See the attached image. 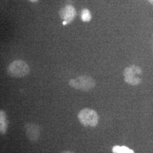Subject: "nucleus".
Returning <instances> with one entry per match:
<instances>
[{
	"mask_svg": "<svg viewBox=\"0 0 153 153\" xmlns=\"http://www.w3.org/2000/svg\"><path fill=\"white\" fill-rule=\"evenodd\" d=\"M78 118L83 126L86 127H95L99 122V116L93 109L85 108L78 114Z\"/></svg>",
	"mask_w": 153,
	"mask_h": 153,
	"instance_id": "1",
	"label": "nucleus"
},
{
	"mask_svg": "<svg viewBox=\"0 0 153 153\" xmlns=\"http://www.w3.org/2000/svg\"><path fill=\"white\" fill-rule=\"evenodd\" d=\"M69 85L83 91H89L95 86V82L93 78L88 76H81L76 79H71L69 81Z\"/></svg>",
	"mask_w": 153,
	"mask_h": 153,
	"instance_id": "2",
	"label": "nucleus"
},
{
	"mask_svg": "<svg viewBox=\"0 0 153 153\" xmlns=\"http://www.w3.org/2000/svg\"><path fill=\"white\" fill-rule=\"evenodd\" d=\"M30 71V68L24 61H14L7 68V73L11 76L21 78L27 76Z\"/></svg>",
	"mask_w": 153,
	"mask_h": 153,
	"instance_id": "3",
	"label": "nucleus"
},
{
	"mask_svg": "<svg viewBox=\"0 0 153 153\" xmlns=\"http://www.w3.org/2000/svg\"><path fill=\"white\" fill-rule=\"evenodd\" d=\"M141 69L136 66L132 65L126 68L124 74L125 76V81L131 85H137L141 82V79L136 76V74H141Z\"/></svg>",
	"mask_w": 153,
	"mask_h": 153,
	"instance_id": "4",
	"label": "nucleus"
},
{
	"mask_svg": "<svg viewBox=\"0 0 153 153\" xmlns=\"http://www.w3.org/2000/svg\"><path fill=\"white\" fill-rule=\"evenodd\" d=\"M25 129L26 136L31 142H36L38 141L40 135V127L38 125L28 123L25 126Z\"/></svg>",
	"mask_w": 153,
	"mask_h": 153,
	"instance_id": "5",
	"label": "nucleus"
},
{
	"mask_svg": "<svg viewBox=\"0 0 153 153\" xmlns=\"http://www.w3.org/2000/svg\"><path fill=\"white\" fill-rule=\"evenodd\" d=\"M59 14L61 18L63 19L64 21L67 22V23H70L76 16V13L73 6L68 5L65 7L61 9Z\"/></svg>",
	"mask_w": 153,
	"mask_h": 153,
	"instance_id": "6",
	"label": "nucleus"
},
{
	"mask_svg": "<svg viewBox=\"0 0 153 153\" xmlns=\"http://www.w3.org/2000/svg\"><path fill=\"white\" fill-rule=\"evenodd\" d=\"M8 127V122L7 120L5 113L3 110L0 111V132L1 134H5Z\"/></svg>",
	"mask_w": 153,
	"mask_h": 153,
	"instance_id": "7",
	"label": "nucleus"
},
{
	"mask_svg": "<svg viewBox=\"0 0 153 153\" xmlns=\"http://www.w3.org/2000/svg\"><path fill=\"white\" fill-rule=\"evenodd\" d=\"M112 151L113 153H134L133 150L125 146H115L112 148Z\"/></svg>",
	"mask_w": 153,
	"mask_h": 153,
	"instance_id": "8",
	"label": "nucleus"
},
{
	"mask_svg": "<svg viewBox=\"0 0 153 153\" xmlns=\"http://www.w3.org/2000/svg\"><path fill=\"white\" fill-rule=\"evenodd\" d=\"M81 19L83 22H89L91 19V15L87 9H84L81 12Z\"/></svg>",
	"mask_w": 153,
	"mask_h": 153,
	"instance_id": "9",
	"label": "nucleus"
},
{
	"mask_svg": "<svg viewBox=\"0 0 153 153\" xmlns=\"http://www.w3.org/2000/svg\"><path fill=\"white\" fill-rule=\"evenodd\" d=\"M61 153H74V152H70V151H64V152H62Z\"/></svg>",
	"mask_w": 153,
	"mask_h": 153,
	"instance_id": "10",
	"label": "nucleus"
},
{
	"mask_svg": "<svg viewBox=\"0 0 153 153\" xmlns=\"http://www.w3.org/2000/svg\"><path fill=\"white\" fill-rule=\"evenodd\" d=\"M148 1L152 5H153V0H148Z\"/></svg>",
	"mask_w": 153,
	"mask_h": 153,
	"instance_id": "11",
	"label": "nucleus"
},
{
	"mask_svg": "<svg viewBox=\"0 0 153 153\" xmlns=\"http://www.w3.org/2000/svg\"><path fill=\"white\" fill-rule=\"evenodd\" d=\"M30 2H36V1H38V0H29Z\"/></svg>",
	"mask_w": 153,
	"mask_h": 153,
	"instance_id": "12",
	"label": "nucleus"
},
{
	"mask_svg": "<svg viewBox=\"0 0 153 153\" xmlns=\"http://www.w3.org/2000/svg\"><path fill=\"white\" fill-rule=\"evenodd\" d=\"M66 24H67V22H65V21H64V22H63V25H66Z\"/></svg>",
	"mask_w": 153,
	"mask_h": 153,
	"instance_id": "13",
	"label": "nucleus"
}]
</instances>
